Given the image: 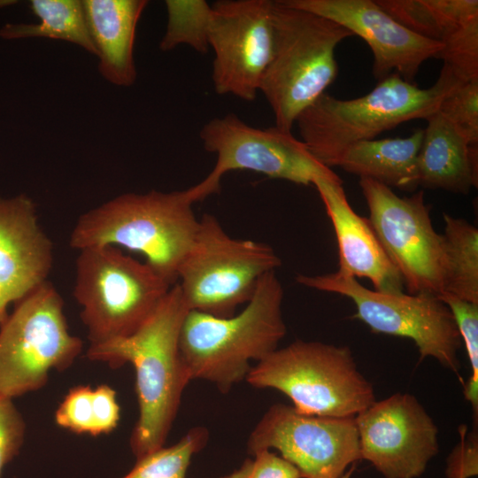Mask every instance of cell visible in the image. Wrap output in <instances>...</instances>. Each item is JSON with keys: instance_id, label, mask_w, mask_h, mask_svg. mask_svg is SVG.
Here are the masks:
<instances>
[{"instance_id": "6da1fadb", "label": "cell", "mask_w": 478, "mask_h": 478, "mask_svg": "<svg viewBox=\"0 0 478 478\" xmlns=\"http://www.w3.org/2000/svg\"><path fill=\"white\" fill-rule=\"evenodd\" d=\"M177 283L132 335L89 345L86 357L112 367L129 363L135 373L138 418L129 445L136 459L165 445L182 394L192 381L180 350L181 329L189 312Z\"/></svg>"}, {"instance_id": "7a4b0ae2", "label": "cell", "mask_w": 478, "mask_h": 478, "mask_svg": "<svg viewBox=\"0 0 478 478\" xmlns=\"http://www.w3.org/2000/svg\"><path fill=\"white\" fill-rule=\"evenodd\" d=\"M197 201L193 187L116 196L78 218L69 245L77 251L110 245L137 252L173 286L197 233L192 207Z\"/></svg>"}, {"instance_id": "3957f363", "label": "cell", "mask_w": 478, "mask_h": 478, "mask_svg": "<svg viewBox=\"0 0 478 478\" xmlns=\"http://www.w3.org/2000/svg\"><path fill=\"white\" fill-rule=\"evenodd\" d=\"M283 288L274 271L266 274L238 314L216 317L189 311L180 334V350L192 381L212 383L221 393L246 380L251 361L262 360L286 335Z\"/></svg>"}, {"instance_id": "277c9868", "label": "cell", "mask_w": 478, "mask_h": 478, "mask_svg": "<svg viewBox=\"0 0 478 478\" xmlns=\"http://www.w3.org/2000/svg\"><path fill=\"white\" fill-rule=\"evenodd\" d=\"M462 79L446 64L427 89L392 73L354 99H338L325 92L297 116L295 124L310 152L331 168L351 145L436 112L445 95Z\"/></svg>"}, {"instance_id": "5b68a950", "label": "cell", "mask_w": 478, "mask_h": 478, "mask_svg": "<svg viewBox=\"0 0 478 478\" xmlns=\"http://www.w3.org/2000/svg\"><path fill=\"white\" fill-rule=\"evenodd\" d=\"M273 48L259 92L275 127L291 132L297 116L334 82L337 45L353 35L325 17L273 2Z\"/></svg>"}, {"instance_id": "8992f818", "label": "cell", "mask_w": 478, "mask_h": 478, "mask_svg": "<svg viewBox=\"0 0 478 478\" xmlns=\"http://www.w3.org/2000/svg\"><path fill=\"white\" fill-rule=\"evenodd\" d=\"M245 381L279 390L307 415L355 418L376 401L351 350L317 341L297 340L277 348L251 367Z\"/></svg>"}, {"instance_id": "52a82bcc", "label": "cell", "mask_w": 478, "mask_h": 478, "mask_svg": "<svg viewBox=\"0 0 478 478\" xmlns=\"http://www.w3.org/2000/svg\"><path fill=\"white\" fill-rule=\"evenodd\" d=\"M78 251L73 297L81 307L89 346L132 335L172 287L148 264L118 247Z\"/></svg>"}, {"instance_id": "ba28073f", "label": "cell", "mask_w": 478, "mask_h": 478, "mask_svg": "<svg viewBox=\"0 0 478 478\" xmlns=\"http://www.w3.org/2000/svg\"><path fill=\"white\" fill-rule=\"evenodd\" d=\"M82 349L69 330L63 297L48 280L16 302L0 324V397L41 389L51 370L70 367Z\"/></svg>"}, {"instance_id": "9c48e42d", "label": "cell", "mask_w": 478, "mask_h": 478, "mask_svg": "<svg viewBox=\"0 0 478 478\" xmlns=\"http://www.w3.org/2000/svg\"><path fill=\"white\" fill-rule=\"evenodd\" d=\"M281 264L268 244L230 236L218 219L204 214L178 271L189 311L229 317L252 297L260 279Z\"/></svg>"}, {"instance_id": "30bf717a", "label": "cell", "mask_w": 478, "mask_h": 478, "mask_svg": "<svg viewBox=\"0 0 478 478\" xmlns=\"http://www.w3.org/2000/svg\"><path fill=\"white\" fill-rule=\"evenodd\" d=\"M296 281L311 289L350 298L357 310L354 318L371 331L412 340L420 361L432 357L460 379L458 351L462 340L451 310L438 296L379 292L338 272L298 274Z\"/></svg>"}, {"instance_id": "8fae6325", "label": "cell", "mask_w": 478, "mask_h": 478, "mask_svg": "<svg viewBox=\"0 0 478 478\" xmlns=\"http://www.w3.org/2000/svg\"><path fill=\"white\" fill-rule=\"evenodd\" d=\"M199 137L204 150L216 157L212 170L198 182L205 197L217 193L223 175L234 170L252 171L302 185L313 184L318 178L343 183L292 132L275 126L254 127L228 113L206 122Z\"/></svg>"}, {"instance_id": "7c38bea8", "label": "cell", "mask_w": 478, "mask_h": 478, "mask_svg": "<svg viewBox=\"0 0 478 478\" xmlns=\"http://www.w3.org/2000/svg\"><path fill=\"white\" fill-rule=\"evenodd\" d=\"M359 186L371 226L409 294L443 293L445 243L433 227L423 190L401 197L371 179L360 178Z\"/></svg>"}, {"instance_id": "4fadbf2b", "label": "cell", "mask_w": 478, "mask_h": 478, "mask_svg": "<svg viewBox=\"0 0 478 478\" xmlns=\"http://www.w3.org/2000/svg\"><path fill=\"white\" fill-rule=\"evenodd\" d=\"M249 453L275 449L301 478H341L360 457L355 418L303 414L293 406L274 404L251 431Z\"/></svg>"}, {"instance_id": "5bb4252c", "label": "cell", "mask_w": 478, "mask_h": 478, "mask_svg": "<svg viewBox=\"0 0 478 478\" xmlns=\"http://www.w3.org/2000/svg\"><path fill=\"white\" fill-rule=\"evenodd\" d=\"M273 2L222 0L212 4L208 29L212 79L219 95L255 100L273 48Z\"/></svg>"}, {"instance_id": "9a60e30c", "label": "cell", "mask_w": 478, "mask_h": 478, "mask_svg": "<svg viewBox=\"0 0 478 478\" xmlns=\"http://www.w3.org/2000/svg\"><path fill=\"white\" fill-rule=\"evenodd\" d=\"M355 422L361 459L385 478H417L438 452V428L411 394L375 401Z\"/></svg>"}, {"instance_id": "2e32d148", "label": "cell", "mask_w": 478, "mask_h": 478, "mask_svg": "<svg viewBox=\"0 0 478 478\" xmlns=\"http://www.w3.org/2000/svg\"><path fill=\"white\" fill-rule=\"evenodd\" d=\"M292 7L333 20L370 47L373 74L381 81L397 73L413 81L423 62L437 58L443 46L422 37L397 22L373 0H283Z\"/></svg>"}, {"instance_id": "e0dca14e", "label": "cell", "mask_w": 478, "mask_h": 478, "mask_svg": "<svg viewBox=\"0 0 478 478\" xmlns=\"http://www.w3.org/2000/svg\"><path fill=\"white\" fill-rule=\"evenodd\" d=\"M54 262L50 238L26 194L0 197V324L8 307L48 281Z\"/></svg>"}, {"instance_id": "ac0fdd59", "label": "cell", "mask_w": 478, "mask_h": 478, "mask_svg": "<svg viewBox=\"0 0 478 478\" xmlns=\"http://www.w3.org/2000/svg\"><path fill=\"white\" fill-rule=\"evenodd\" d=\"M412 32L443 46L437 58L465 79L478 77L477 0H375Z\"/></svg>"}, {"instance_id": "d6986e66", "label": "cell", "mask_w": 478, "mask_h": 478, "mask_svg": "<svg viewBox=\"0 0 478 478\" xmlns=\"http://www.w3.org/2000/svg\"><path fill=\"white\" fill-rule=\"evenodd\" d=\"M330 219L337 242L338 273L368 279L374 290L404 292V282L375 235L368 219L351 208L341 182L318 178L312 184Z\"/></svg>"}, {"instance_id": "ffe728a7", "label": "cell", "mask_w": 478, "mask_h": 478, "mask_svg": "<svg viewBox=\"0 0 478 478\" xmlns=\"http://www.w3.org/2000/svg\"><path fill=\"white\" fill-rule=\"evenodd\" d=\"M90 37L97 50L98 71L110 83L132 86L137 76L134 47L146 0H82Z\"/></svg>"}, {"instance_id": "44dd1931", "label": "cell", "mask_w": 478, "mask_h": 478, "mask_svg": "<svg viewBox=\"0 0 478 478\" xmlns=\"http://www.w3.org/2000/svg\"><path fill=\"white\" fill-rule=\"evenodd\" d=\"M426 120L417 158L418 186L467 194L478 183V145H471L438 112Z\"/></svg>"}, {"instance_id": "7402d4cb", "label": "cell", "mask_w": 478, "mask_h": 478, "mask_svg": "<svg viewBox=\"0 0 478 478\" xmlns=\"http://www.w3.org/2000/svg\"><path fill=\"white\" fill-rule=\"evenodd\" d=\"M423 129L410 136L367 140L348 147L335 166L402 190L418 187L417 158L423 139Z\"/></svg>"}, {"instance_id": "603a6c76", "label": "cell", "mask_w": 478, "mask_h": 478, "mask_svg": "<svg viewBox=\"0 0 478 478\" xmlns=\"http://www.w3.org/2000/svg\"><path fill=\"white\" fill-rule=\"evenodd\" d=\"M31 11L39 23H7L0 28V37L5 40L44 37L62 40L83 48L97 57L90 37L81 0H32Z\"/></svg>"}, {"instance_id": "cb8c5ba5", "label": "cell", "mask_w": 478, "mask_h": 478, "mask_svg": "<svg viewBox=\"0 0 478 478\" xmlns=\"http://www.w3.org/2000/svg\"><path fill=\"white\" fill-rule=\"evenodd\" d=\"M447 258L443 293L478 304V229L464 219L443 213Z\"/></svg>"}, {"instance_id": "d4e9b609", "label": "cell", "mask_w": 478, "mask_h": 478, "mask_svg": "<svg viewBox=\"0 0 478 478\" xmlns=\"http://www.w3.org/2000/svg\"><path fill=\"white\" fill-rule=\"evenodd\" d=\"M165 5L167 23L159 42L160 50L168 51L185 44L205 54L209 50L212 4L204 0H166Z\"/></svg>"}, {"instance_id": "484cf974", "label": "cell", "mask_w": 478, "mask_h": 478, "mask_svg": "<svg viewBox=\"0 0 478 478\" xmlns=\"http://www.w3.org/2000/svg\"><path fill=\"white\" fill-rule=\"evenodd\" d=\"M208 430L201 426L189 429L177 443L136 459L133 468L121 478H186L192 457L206 444Z\"/></svg>"}, {"instance_id": "4316f807", "label": "cell", "mask_w": 478, "mask_h": 478, "mask_svg": "<svg viewBox=\"0 0 478 478\" xmlns=\"http://www.w3.org/2000/svg\"><path fill=\"white\" fill-rule=\"evenodd\" d=\"M439 298L451 310L471 366V376L464 395L471 404L474 418L478 414V304L462 300L451 294L442 293Z\"/></svg>"}, {"instance_id": "83f0119b", "label": "cell", "mask_w": 478, "mask_h": 478, "mask_svg": "<svg viewBox=\"0 0 478 478\" xmlns=\"http://www.w3.org/2000/svg\"><path fill=\"white\" fill-rule=\"evenodd\" d=\"M471 144L478 145V77L458 81L438 111Z\"/></svg>"}, {"instance_id": "f1b7e54d", "label": "cell", "mask_w": 478, "mask_h": 478, "mask_svg": "<svg viewBox=\"0 0 478 478\" xmlns=\"http://www.w3.org/2000/svg\"><path fill=\"white\" fill-rule=\"evenodd\" d=\"M92 394L89 385L71 388L55 412L56 424L75 434L93 436Z\"/></svg>"}, {"instance_id": "f546056e", "label": "cell", "mask_w": 478, "mask_h": 478, "mask_svg": "<svg viewBox=\"0 0 478 478\" xmlns=\"http://www.w3.org/2000/svg\"><path fill=\"white\" fill-rule=\"evenodd\" d=\"M26 422L12 399L0 397V478L4 466L19 452Z\"/></svg>"}, {"instance_id": "4dcf8cb0", "label": "cell", "mask_w": 478, "mask_h": 478, "mask_svg": "<svg viewBox=\"0 0 478 478\" xmlns=\"http://www.w3.org/2000/svg\"><path fill=\"white\" fill-rule=\"evenodd\" d=\"M246 459L237 470L221 478H301L299 471L291 463L264 450Z\"/></svg>"}, {"instance_id": "1f68e13d", "label": "cell", "mask_w": 478, "mask_h": 478, "mask_svg": "<svg viewBox=\"0 0 478 478\" xmlns=\"http://www.w3.org/2000/svg\"><path fill=\"white\" fill-rule=\"evenodd\" d=\"M92 404L93 436L112 432L120 419V407L115 389L107 384H101L93 389Z\"/></svg>"}, {"instance_id": "d6a6232c", "label": "cell", "mask_w": 478, "mask_h": 478, "mask_svg": "<svg viewBox=\"0 0 478 478\" xmlns=\"http://www.w3.org/2000/svg\"><path fill=\"white\" fill-rule=\"evenodd\" d=\"M460 433L461 441L447 459V478H469L478 474L477 431L467 434L462 430Z\"/></svg>"}, {"instance_id": "836d02e7", "label": "cell", "mask_w": 478, "mask_h": 478, "mask_svg": "<svg viewBox=\"0 0 478 478\" xmlns=\"http://www.w3.org/2000/svg\"><path fill=\"white\" fill-rule=\"evenodd\" d=\"M15 3L16 1L12 0H0V8L13 4Z\"/></svg>"}, {"instance_id": "e575fe53", "label": "cell", "mask_w": 478, "mask_h": 478, "mask_svg": "<svg viewBox=\"0 0 478 478\" xmlns=\"http://www.w3.org/2000/svg\"><path fill=\"white\" fill-rule=\"evenodd\" d=\"M354 468H355V466H351V467L347 471L345 472L342 476L341 478H350L352 472L354 471Z\"/></svg>"}]
</instances>
